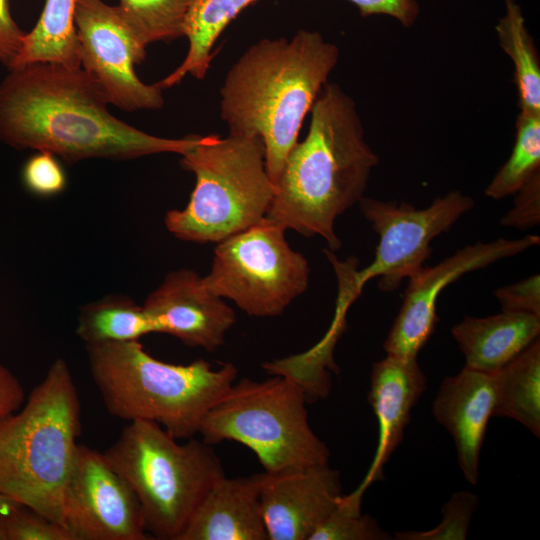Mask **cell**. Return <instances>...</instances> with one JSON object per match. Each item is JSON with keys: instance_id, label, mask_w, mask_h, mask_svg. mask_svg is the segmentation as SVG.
<instances>
[{"instance_id": "1", "label": "cell", "mask_w": 540, "mask_h": 540, "mask_svg": "<svg viewBox=\"0 0 540 540\" xmlns=\"http://www.w3.org/2000/svg\"><path fill=\"white\" fill-rule=\"evenodd\" d=\"M100 85L82 68L36 62L0 81V141L49 152L67 163L184 154L200 136L158 137L118 119Z\"/></svg>"}, {"instance_id": "2", "label": "cell", "mask_w": 540, "mask_h": 540, "mask_svg": "<svg viewBox=\"0 0 540 540\" xmlns=\"http://www.w3.org/2000/svg\"><path fill=\"white\" fill-rule=\"evenodd\" d=\"M306 137L289 153L266 216L299 234L341 247L335 222L358 203L378 155L365 140L354 100L326 83L310 111Z\"/></svg>"}, {"instance_id": "3", "label": "cell", "mask_w": 540, "mask_h": 540, "mask_svg": "<svg viewBox=\"0 0 540 540\" xmlns=\"http://www.w3.org/2000/svg\"><path fill=\"white\" fill-rule=\"evenodd\" d=\"M339 60L337 45L317 31L261 39L231 66L220 90L229 134L259 137L276 185L311 111Z\"/></svg>"}, {"instance_id": "4", "label": "cell", "mask_w": 540, "mask_h": 540, "mask_svg": "<svg viewBox=\"0 0 540 540\" xmlns=\"http://www.w3.org/2000/svg\"><path fill=\"white\" fill-rule=\"evenodd\" d=\"M80 412L70 368L58 358L24 406L0 417V493L62 526Z\"/></svg>"}, {"instance_id": "5", "label": "cell", "mask_w": 540, "mask_h": 540, "mask_svg": "<svg viewBox=\"0 0 540 540\" xmlns=\"http://www.w3.org/2000/svg\"><path fill=\"white\" fill-rule=\"evenodd\" d=\"M85 346L107 412L129 422H156L178 440L198 433L203 416L238 373L230 362L217 369L203 359L166 363L151 356L139 340Z\"/></svg>"}, {"instance_id": "6", "label": "cell", "mask_w": 540, "mask_h": 540, "mask_svg": "<svg viewBox=\"0 0 540 540\" xmlns=\"http://www.w3.org/2000/svg\"><path fill=\"white\" fill-rule=\"evenodd\" d=\"M135 493L146 532L179 540L194 512L225 476L221 461L203 441L183 444L153 421H130L103 452Z\"/></svg>"}, {"instance_id": "7", "label": "cell", "mask_w": 540, "mask_h": 540, "mask_svg": "<svg viewBox=\"0 0 540 540\" xmlns=\"http://www.w3.org/2000/svg\"><path fill=\"white\" fill-rule=\"evenodd\" d=\"M181 156V165L195 175L186 207L165 215V226L178 239L218 243L264 218L275 185L265 163L259 137L229 134L200 136Z\"/></svg>"}, {"instance_id": "8", "label": "cell", "mask_w": 540, "mask_h": 540, "mask_svg": "<svg viewBox=\"0 0 540 540\" xmlns=\"http://www.w3.org/2000/svg\"><path fill=\"white\" fill-rule=\"evenodd\" d=\"M273 376L234 382L203 416V442H239L268 473L327 465L330 451L309 424L305 391L290 377Z\"/></svg>"}, {"instance_id": "9", "label": "cell", "mask_w": 540, "mask_h": 540, "mask_svg": "<svg viewBox=\"0 0 540 540\" xmlns=\"http://www.w3.org/2000/svg\"><path fill=\"white\" fill-rule=\"evenodd\" d=\"M287 229L265 216L220 242L203 278L213 294L233 301L255 317H274L308 287L307 259L285 238Z\"/></svg>"}, {"instance_id": "10", "label": "cell", "mask_w": 540, "mask_h": 540, "mask_svg": "<svg viewBox=\"0 0 540 540\" xmlns=\"http://www.w3.org/2000/svg\"><path fill=\"white\" fill-rule=\"evenodd\" d=\"M363 216L379 236L375 258L360 272L353 259L341 263L325 251L333 264L341 288L353 301L366 282L379 278V287L393 291L405 279L415 276L430 257V243L448 231L466 212L474 207L472 197L454 190L437 197L426 208L419 209L406 202L382 201L363 197L359 202Z\"/></svg>"}, {"instance_id": "11", "label": "cell", "mask_w": 540, "mask_h": 540, "mask_svg": "<svg viewBox=\"0 0 540 540\" xmlns=\"http://www.w3.org/2000/svg\"><path fill=\"white\" fill-rule=\"evenodd\" d=\"M74 24L81 67L100 85L109 104L121 110H158L162 88L142 82L135 65L146 56L117 5L103 0H77Z\"/></svg>"}, {"instance_id": "12", "label": "cell", "mask_w": 540, "mask_h": 540, "mask_svg": "<svg viewBox=\"0 0 540 540\" xmlns=\"http://www.w3.org/2000/svg\"><path fill=\"white\" fill-rule=\"evenodd\" d=\"M73 540H147L139 501L104 454L77 444L62 497Z\"/></svg>"}, {"instance_id": "13", "label": "cell", "mask_w": 540, "mask_h": 540, "mask_svg": "<svg viewBox=\"0 0 540 540\" xmlns=\"http://www.w3.org/2000/svg\"><path fill=\"white\" fill-rule=\"evenodd\" d=\"M539 243L537 235L478 242L459 249L433 267H423L409 279L403 303L384 341L386 354L401 359H417L434 333L438 321L436 303L446 286L466 273L518 255Z\"/></svg>"}, {"instance_id": "14", "label": "cell", "mask_w": 540, "mask_h": 540, "mask_svg": "<svg viewBox=\"0 0 540 540\" xmlns=\"http://www.w3.org/2000/svg\"><path fill=\"white\" fill-rule=\"evenodd\" d=\"M268 540H309L336 507L340 474L329 465L258 473Z\"/></svg>"}, {"instance_id": "15", "label": "cell", "mask_w": 540, "mask_h": 540, "mask_svg": "<svg viewBox=\"0 0 540 540\" xmlns=\"http://www.w3.org/2000/svg\"><path fill=\"white\" fill-rule=\"evenodd\" d=\"M143 308L155 332L172 335L191 347L215 351L225 341L236 315L223 298L207 289L193 270L169 272Z\"/></svg>"}, {"instance_id": "16", "label": "cell", "mask_w": 540, "mask_h": 540, "mask_svg": "<svg viewBox=\"0 0 540 540\" xmlns=\"http://www.w3.org/2000/svg\"><path fill=\"white\" fill-rule=\"evenodd\" d=\"M427 389V378L417 359L387 355L373 363L368 401L379 427L378 444L371 465L360 485L350 494L362 501L366 489L383 479V469L403 440L411 410Z\"/></svg>"}, {"instance_id": "17", "label": "cell", "mask_w": 540, "mask_h": 540, "mask_svg": "<svg viewBox=\"0 0 540 540\" xmlns=\"http://www.w3.org/2000/svg\"><path fill=\"white\" fill-rule=\"evenodd\" d=\"M495 405V372L468 367L446 377L432 404V413L453 437L459 467L470 484L478 482L479 458Z\"/></svg>"}, {"instance_id": "18", "label": "cell", "mask_w": 540, "mask_h": 540, "mask_svg": "<svg viewBox=\"0 0 540 540\" xmlns=\"http://www.w3.org/2000/svg\"><path fill=\"white\" fill-rule=\"evenodd\" d=\"M179 540H268L258 474L219 479L194 512Z\"/></svg>"}, {"instance_id": "19", "label": "cell", "mask_w": 540, "mask_h": 540, "mask_svg": "<svg viewBox=\"0 0 540 540\" xmlns=\"http://www.w3.org/2000/svg\"><path fill=\"white\" fill-rule=\"evenodd\" d=\"M451 333L465 367L494 373L539 338L540 317L506 311L482 318L466 316Z\"/></svg>"}, {"instance_id": "20", "label": "cell", "mask_w": 540, "mask_h": 540, "mask_svg": "<svg viewBox=\"0 0 540 540\" xmlns=\"http://www.w3.org/2000/svg\"><path fill=\"white\" fill-rule=\"evenodd\" d=\"M256 0H192L184 21L189 48L182 63L157 82L162 88L180 83L187 75L205 78L214 57L213 47L227 25Z\"/></svg>"}, {"instance_id": "21", "label": "cell", "mask_w": 540, "mask_h": 540, "mask_svg": "<svg viewBox=\"0 0 540 540\" xmlns=\"http://www.w3.org/2000/svg\"><path fill=\"white\" fill-rule=\"evenodd\" d=\"M493 416L516 420L540 437V340L495 372Z\"/></svg>"}, {"instance_id": "22", "label": "cell", "mask_w": 540, "mask_h": 540, "mask_svg": "<svg viewBox=\"0 0 540 540\" xmlns=\"http://www.w3.org/2000/svg\"><path fill=\"white\" fill-rule=\"evenodd\" d=\"M76 2L77 0L45 1L36 25L29 33H25L23 46L11 68L36 62L81 67L74 24Z\"/></svg>"}, {"instance_id": "23", "label": "cell", "mask_w": 540, "mask_h": 540, "mask_svg": "<svg viewBox=\"0 0 540 540\" xmlns=\"http://www.w3.org/2000/svg\"><path fill=\"white\" fill-rule=\"evenodd\" d=\"M154 332L143 305L123 295H109L83 305L76 327L85 345L139 340Z\"/></svg>"}, {"instance_id": "24", "label": "cell", "mask_w": 540, "mask_h": 540, "mask_svg": "<svg viewBox=\"0 0 540 540\" xmlns=\"http://www.w3.org/2000/svg\"><path fill=\"white\" fill-rule=\"evenodd\" d=\"M499 44L514 66L520 112L540 113V63L521 6L506 0L505 14L495 26Z\"/></svg>"}, {"instance_id": "25", "label": "cell", "mask_w": 540, "mask_h": 540, "mask_svg": "<svg viewBox=\"0 0 540 540\" xmlns=\"http://www.w3.org/2000/svg\"><path fill=\"white\" fill-rule=\"evenodd\" d=\"M539 173L540 113L520 112L512 152L485 189V194L496 200L506 198L516 194Z\"/></svg>"}, {"instance_id": "26", "label": "cell", "mask_w": 540, "mask_h": 540, "mask_svg": "<svg viewBox=\"0 0 540 540\" xmlns=\"http://www.w3.org/2000/svg\"><path fill=\"white\" fill-rule=\"evenodd\" d=\"M192 0H120L117 5L126 23L147 47L184 36V21Z\"/></svg>"}, {"instance_id": "27", "label": "cell", "mask_w": 540, "mask_h": 540, "mask_svg": "<svg viewBox=\"0 0 540 540\" xmlns=\"http://www.w3.org/2000/svg\"><path fill=\"white\" fill-rule=\"evenodd\" d=\"M376 519L361 513V502L341 495L336 507L314 530L309 540H389Z\"/></svg>"}, {"instance_id": "28", "label": "cell", "mask_w": 540, "mask_h": 540, "mask_svg": "<svg viewBox=\"0 0 540 540\" xmlns=\"http://www.w3.org/2000/svg\"><path fill=\"white\" fill-rule=\"evenodd\" d=\"M480 504L477 495L468 491L454 493L441 509L443 519L435 528L425 531L396 532L398 540H464L472 517Z\"/></svg>"}, {"instance_id": "29", "label": "cell", "mask_w": 540, "mask_h": 540, "mask_svg": "<svg viewBox=\"0 0 540 540\" xmlns=\"http://www.w3.org/2000/svg\"><path fill=\"white\" fill-rule=\"evenodd\" d=\"M5 540H73L62 525L25 507H20L3 520Z\"/></svg>"}, {"instance_id": "30", "label": "cell", "mask_w": 540, "mask_h": 540, "mask_svg": "<svg viewBox=\"0 0 540 540\" xmlns=\"http://www.w3.org/2000/svg\"><path fill=\"white\" fill-rule=\"evenodd\" d=\"M22 180L31 193L42 197L56 195L66 186V175L57 157L42 151L26 161Z\"/></svg>"}, {"instance_id": "31", "label": "cell", "mask_w": 540, "mask_h": 540, "mask_svg": "<svg viewBox=\"0 0 540 540\" xmlns=\"http://www.w3.org/2000/svg\"><path fill=\"white\" fill-rule=\"evenodd\" d=\"M495 297L502 311L540 317V276L534 274L514 284L501 287L496 290Z\"/></svg>"}, {"instance_id": "32", "label": "cell", "mask_w": 540, "mask_h": 540, "mask_svg": "<svg viewBox=\"0 0 540 540\" xmlns=\"http://www.w3.org/2000/svg\"><path fill=\"white\" fill-rule=\"evenodd\" d=\"M514 206L503 216L501 224L525 230L540 222V173L517 193Z\"/></svg>"}, {"instance_id": "33", "label": "cell", "mask_w": 540, "mask_h": 540, "mask_svg": "<svg viewBox=\"0 0 540 540\" xmlns=\"http://www.w3.org/2000/svg\"><path fill=\"white\" fill-rule=\"evenodd\" d=\"M363 17L387 15L396 19L403 27H411L418 19L420 7L416 0H348Z\"/></svg>"}, {"instance_id": "34", "label": "cell", "mask_w": 540, "mask_h": 540, "mask_svg": "<svg viewBox=\"0 0 540 540\" xmlns=\"http://www.w3.org/2000/svg\"><path fill=\"white\" fill-rule=\"evenodd\" d=\"M25 33L11 16L8 0H0V62L10 69L23 46Z\"/></svg>"}, {"instance_id": "35", "label": "cell", "mask_w": 540, "mask_h": 540, "mask_svg": "<svg viewBox=\"0 0 540 540\" xmlns=\"http://www.w3.org/2000/svg\"><path fill=\"white\" fill-rule=\"evenodd\" d=\"M25 401V391L19 379L0 364V417L17 411Z\"/></svg>"}, {"instance_id": "36", "label": "cell", "mask_w": 540, "mask_h": 540, "mask_svg": "<svg viewBox=\"0 0 540 540\" xmlns=\"http://www.w3.org/2000/svg\"><path fill=\"white\" fill-rule=\"evenodd\" d=\"M20 507L23 506L0 493V540H5L3 531L4 518Z\"/></svg>"}]
</instances>
